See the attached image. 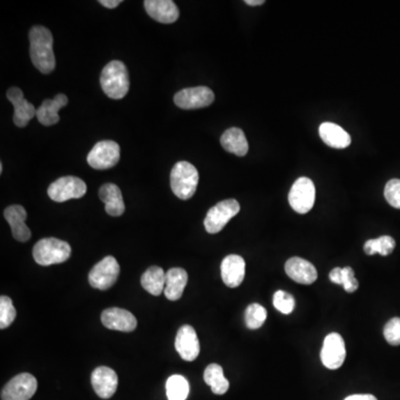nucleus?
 <instances>
[{"mask_svg": "<svg viewBox=\"0 0 400 400\" xmlns=\"http://www.w3.org/2000/svg\"><path fill=\"white\" fill-rule=\"evenodd\" d=\"M3 166L1 162H0V173H3Z\"/></svg>", "mask_w": 400, "mask_h": 400, "instance_id": "nucleus-39", "label": "nucleus"}, {"mask_svg": "<svg viewBox=\"0 0 400 400\" xmlns=\"http://www.w3.org/2000/svg\"><path fill=\"white\" fill-rule=\"evenodd\" d=\"M147 14L162 24H173L179 18V9L171 0H146Z\"/></svg>", "mask_w": 400, "mask_h": 400, "instance_id": "nucleus-20", "label": "nucleus"}, {"mask_svg": "<svg viewBox=\"0 0 400 400\" xmlns=\"http://www.w3.org/2000/svg\"><path fill=\"white\" fill-rule=\"evenodd\" d=\"M245 3L248 6H261L265 3V0H246Z\"/></svg>", "mask_w": 400, "mask_h": 400, "instance_id": "nucleus-38", "label": "nucleus"}, {"mask_svg": "<svg viewBox=\"0 0 400 400\" xmlns=\"http://www.w3.org/2000/svg\"><path fill=\"white\" fill-rule=\"evenodd\" d=\"M121 267L116 258L107 256L91 269L88 276L91 287L98 291H107L118 279Z\"/></svg>", "mask_w": 400, "mask_h": 400, "instance_id": "nucleus-9", "label": "nucleus"}, {"mask_svg": "<svg viewBox=\"0 0 400 400\" xmlns=\"http://www.w3.org/2000/svg\"><path fill=\"white\" fill-rule=\"evenodd\" d=\"M384 336L387 343L392 346L400 345V318L390 319L384 328Z\"/></svg>", "mask_w": 400, "mask_h": 400, "instance_id": "nucleus-35", "label": "nucleus"}, {"mask_svg": "<svg viewBox=\"0 0 400 400\" xmlns=\"http://www.w3.org/2000/svg\"><path fill=\"white\" fill-rule=\"evenodd\" d=\"M222 282L229 288H237L244 282L246 263L239 255H229L224 258L222 266Z\"/></svg>", "mask_w": 400, "mask_h": 400, "instance_id": "nucleus-18", "label": "nucleus"}, {"mask_svg": "<svg viewBox=\"0 0 400 400\" xmlns=\"http://www.w3.org/2000/svg\"><path fill=\"white\" fill-rule=\"evenodd\" d=\"M91 385L97 395L102 399H109L115 395L118 387V376L111 368H96L91 374Z\"/></svg>", "mask_w": 400, "mask_h": 400, "instance_id": "nucleus-14", "label": "nucleus"}, {"mask_svg": "<svg viewBox=\"0 0 400 400\" xmlns=\"http://www.w3.org/2000/svg\"><path fill=\"white\" fill-rule=\"evenodd\" d=\"M47 192L50 199L56 203H63L69 199L84 197L87 192V185L78 177L65 176L54 181Z\"/></svg>", "mask_w": 400, "mask_h": 400, "instance_id": "nucleus-7", "label": "nucleus"}, {"mask_svg": "<svg viewBox=\"0 0 400 400\" xmlns=\"http://www.w3.org/2000/svg\"><path fill=\"white\" fill-rule=\"evenodd\" d=\"M72 248L66 241L57 238H44L35 245L33 259L40 266H50L68 261Z\"/></svg>", "mask_w": 400, "mask_h": 400, "instance_id": "nucleus-4", "label": "nucleus"}, {"mask_svg": "<svg viewBox=\"0 0 400 400\" xmlns=\"http://www.w3.org/2000/svg\"><path fill=\"white\" fill-rule=\"evenodd\" d=\"M37 390V379L31 374L17 375L1 390V400H29Z\"/></svg>", "mask_w": 400, "mask_h": 400, "instance_id": "nucleus-11", "label": "nucleus"}, {"mask_svg": "<svg viewBox=\"0 0 400 400\" xmlns=\"http://www.w3.org/2000/svg\"><path fill=\"white\" fill-rule=\"evenodd\" d=\"M321 362L328 369H338L346 360V346L344 338L337 332H332L323 340L321 353Z\"/></svg>", "mask_w": 400, "mask_h": 400, "instance_id": "nucleus-12", "label": "nucleus"}, {"mask_svg": "<svg viewBox=\"0 0 400 400\" xmlns=\"http://www.w3.org/2000/svg\"><path fill=\"white\" fill-rule=\"evenodd\" d=\"M188 282V274L183 268H171L166 272L164 296L168 300L176 302L181 298Z\"/></svg>", "mask_w": 400, "mask_h": 400, "instance_id": "nucleus-24", "label": "nucleus"}, {"mask_svg": "<svg viewBox=\"0 0 400 400\" xmlns=\"http://www.w3.org/2000/svg\"><path fill=\"white\" fill-rule=\"evenodd\" d=\"M285 272L288 277L302 285H311L318 278L313 263L300 257H291L286 261Z\"/></svg>", "mask_w": 400, "mask_h": 400, "instance_id": "nucleus-17", "label": "nucleus"}, {"mask_svg": "<svg viewBox=\"0 0 400 400\" xmlns=\"http://www.w3.org/2000/svg\"><path fill=\"white\" fill-rule=\"evenodd\" d=\"M68 104V98L63 93H58L54 99H46L37 109V118L44 126H52L61 121L58 111Z\"/></svg>", "mask_w": 400, "mask_h": 400, "instance_id": "nucleus-22", "label": "nucleus"}, {"mask_svg": "<svg viewBox=\"0 0 400 400\" xmlns=\"http://www.w3.org/2000/svg\"><path fill=\"white\" fill-rule=\"evenodd\" d=\"M99 3H102L106 8H116L121 3V0H100Z\"/></svg>", "mask_w": 400, "mask_h": 400, "instance_id": "nucleus-36", "label": "nucleus"}, {"mask_svg": "<svg viewBox=\"0 0 400 400\" xmlns=\"http://www.w3.org/2000/svg\"><path fill=\"white\" fill-rule=\"evenodd\" d=\"M29 54L35 67L44 75L54 72L56 58L52 49L54 38L49 29L44 26H35L29 31Z\"/></svg>", "mask_w": 400, "mask_h": 400, "instance_id": "nucleus-1", "label": "nucleus"}, {"mask_svg": "<svg viewBox=\"0 0 400 400\" xmlns=\"http://www.w3.org/2000/svg\"><path fill=\"white\" fill-rule=\"evenodd\" d=\"M199 174L190 162H179L174 166L170 174L171 190L179 199L188 200L195 195Z\"/></svg>", "mask_w": 400, "mask_h": 400, "instance_id": "nucleus-3", "label": "nucleus"}, {"mask_svg": "<svg viewBox=\"0 0 400 400\" xmlns=\"http://www.w3.org/2000/svg\"><path fill=\"white\" fill-rule=\"evenodd\" d=\"M164 285H166V274L160 267H151L141 276V286L144 289L154 296H160L164 291Z\"/></svg>", "mask_w": 400, "mask_h": 400, "instance_id": "nucleus-27", "label": "nucleus"}, {"mask_svg": "<svg viewBox=\"0 0 400 400\" xmlns=\"http://www.w3.org/2000/svg\"><path fill=\"white\" fill-rule=\"evenodd\" d=\"M220 144H222V148L225 149L226 151L239 157L246 156L248 149H249L244 132L240 128H236V127L227 129L222 134Z\"/></svg>", "mask_w": 400, "mask_h": 400, "instance_id": "nucleus-25", "label": "nucleus"}, {"mask_svg": "<svg viewBox=\"0 0 400 400\" xmlns=\"http://www.w3.org/2000/svg\"><path fill=\"white\" fill-rule=\"evenodd\" d=\"M102 323L106 328L125 332H134L137 327V319L130 311L117 307L104 310Z\"/></svg>", "mask_w": 400, "mask_h": 400, "instance_id": "nucleus-16", "label": "nucleus"}, {"mask_svg": "<svg viewBox=\"0 0 400 400\" xmlns=\"http://www.w3.org/2000/svg\"><path fill=\"white\" fill-rule=\"evenodd\" d=\"M7 98L14 105L15 114L13 121L15 125L20 128L27 126L28 123L37 115V110L33 107V105L26 100L24 93L18 87L9 88Z\"/></svg>", "mask_w": 400, "mask_h": 400, "instance_id": "nucleus-15", "label": "nucleus"}, {"mask_svg": "<svg viewBox=\"0 0 400 400\" xmlns=\"http://www.w3.org/2000/svg\"><path fill=\"white\" fill-rule=\"evenodd\" d=\"M344 400H377V398H376L374 395H369V394H367V395L348 396V397Z\"/></svg>", "mask_w": 400, "mask_h": 400, "instance_id": "nucleus-37", "label": "nucleus"}, {"mask_svg": "<svg viewBox=\"0 0 400 400\" xmlns=\"http://www.w3.org/2000/svg\"><path fill=\"white\" fill-rule=\"evenodd\" d=\"M102 91L111 99H121L129 91V74L125 63L110 61L102 69L100 76Z\"/></svg>", "mask_w": 400, "mask_h": 400, "instance_id": "nucleus-2", "label": "nucleus"}, {"mask_svg": "<svg viewBox=\"0 0 400 400\" xmlns=\"http://www.w3.org/2000/svg\"><path fill=\"white\" fill-rule=\"evenodd\" d=\"M267 319V310L259 304H252L247 307L245 313L246 326L252 330L259 329Z\"/></svg>", "mask_w": 400, "mask_h": 400, "instance_id": "nucleus-31", "label": "nucleus"}, {"mask_svg": "<svg viewBox=\"0 0 400 400\" xmlns=\"http://www.w3.org/2000/svg\"><path fill=\"white\" fill-rule=\"evenodd\" d=\"M274 306L278 311L284 315H289L295 309V298L291 293H286L284 291H278L275 293L274 299H272Z\"/></svg>", "mask_w": 400, "mask_h": 400, "instance_id": "nucleus-33", "label": "nucleus"}, {"mask_svg": "<svg viewBox=\"0 0 400 400\" xmlns=\"http://www.w3.org/2000/svg\"><path fill=\"white\" fill-rule=\"evenodd\" d=\"M16 318V309L7 296L0 297V328H8Z\"/></svg>", "mask_w": 400, "mask_h": 400, "instance_id": "nucleus-32", "label": "nucleus"}, {"mask_svg": "<svg viewBox=\"0 0 400 400\" xmlns=\"http://www.w3.org/2000/svg\"><path fill=\"white\" fill-rule=\"evenodd\" d=\"M121 160V147L113 140H102L93 146L88 154L87 162L93 169L105 170L115 167Z\"/></svg>", "mask_w": 400, "mask_h": 400, "instance_id": "nucleus-8", "label": "nucleus"}, {"mask_svg": "<svg viewBox=\"0 0 400 400\" xmlns=\"http://www.w3.org/2000/svg\"><path fill=\"white\" fill-rule=\"evenodd\" d=\"M385 198L394 208L400 209V179H392L387 183Z\"/></svg>", "mask_w": 400, "mask_h": 400, "instance_id": "nucleus-34", "label": "nucleus"}, {"mask_svg": "<svg viewBox=\"0 0 400 400\" xmlns=\"http://www.w3.org/2000/svg\"><path fill=\"white\" fill-rule=\"evenodd\" d=\"M99 198L105 203L107 214L119 217L125 213V203L121 188L115 184H105L99 190Z\"/></svg>", "mask_w": 400, "mask_h": 400, "instance_id": "nucleus-23", "label": "nucleus"}, {"mask_svg": "<svg viewBox=\"0 0 400 400\" xmlns=\"http://www.w3.org/2000/svg\"><path fill=\"white\" fill-rule=\"evenodd\" d=\"M3 216L10 225L11 233L16 240L26 243L31 239V231L25 222L27 213L22 206H9L3 211Z\"/></svg>", "mask_w": 400, "mask_h": 400, "instance_id": "nucleus-19", "label": "nucleus"}, {"mask_svg": "<svg viewBox=\"0 0 400 400\" xmlns=\"http://www.w3.org/2000/svg\"><path fill=\"white\" fill-rule=\"evenodd\" d=\"M395 247V239L390 236H381L379 238L369 239L366 241L364 245V252L369 256L376 255V254L388 256L394 252Z\"/></svg>", "mask_w": 400, "mask_h": 400, "instance_id": "nucleus-30", "label": "nucleus"}, {"mask_svg": "<svg viewBox=\"0 0 400 400\" xmlns=\"http://www.w3.org/2000/svg\"><path fill=\"white\" fill-rule=\"evenodd\" d=\"M175 348L186 362H194L200 353V344L195 329L190 325L179 328L175 340Z\"/></svg>", "mask_w": 400, "mask_h": 400, "instance_id": "nucleus-13", "label": "nucleus"}, {"mask_svg": "<svg viewBox=\"0 0 400 400\" xmlns=\"http://www.w3.org/2000/svg\"><path fill=\"white\" fill-rule=\"evenodd\" d=\"M240 210V205L236 199L222 200L209 209L203 220L206 231L209 233H218L222 231L231 218Z\"/></svg>", "mask_w": 400, "mask_h": 400, "instance_id": "nucleus-5", "label": "nucleus"}, {"mask_svg": "<svg viewBox=\"0 0 400 400\" xmlns=\"http://www.w3.org/2000/svg\"><path fill=\"white\" fill-rule=\"evenodd\" d=\"M168 400H186L190 395V383L180 375L170 376L166 383Z\"/></svg>", "mask_w": 400, "mask_h": 400, "instance_id": "nucleus-29", "label": "nucleus"}, {"mask_svg": "<svg viewBox=\"0 0 400 400\" xmlns=\"http://www.w3.org/2000/svg\"><path fill=\"white\" fill-rule=\"evenodd\" d=\"M329 279L334 284L343 286L344 289L349 293H355L360 287V282L355 277L354 269L351 267H345V268L336 267L329 274Z\"/></svg>", "mask_w": 400, "mask_h": 400, "instance_id": "nucleus-28", "label": "nucleus"}, {"mask_svg": "<svg viewBox=\"0 0 400 400\" xmlns=\"http://www.w3.org/2000/svg\"><path fill=\"white\" fill-rule=\"evenodd\" d=\"M214 93L210 88L205 87V86L186 88L178 91L174 97L176 106L185 110L208 107L214 102Z\"/></svg>", "mask_w": 400, "mask_h": 400, "instance_id": "nucleus-10", "label": "nucleus"}, {"mask_svg": "<svg viewBox=\"0 0 400 400\" xmlns=\"http://www.w3.org/2000/svg\"><path fill=\"white\" fill-rule=\"evenodd\" d=\"M203 380L216 395H224L229 390V381L224 376V369L220 364H209L203 373Z\"/></svg>", "mask_w": 400, "mask_h": 400, "instance_id": "nucleus-26", "label": "nucleus"}, {"mask_svg": "<svg viewBox=\"0 0 400 400\" xmlns=\"http://www.w3.org/2000/svg\"><path fill=\"white\" fill-rule=\"evenodd\" d=\"M319 134L323 143L336 149L347 148L351 144V134L334 123H323L319 127Z\"/></svg>", "mask_w": 400, "mask_h": 400, "instance_id": "nucleus-21", "label": "nucleus"}, {"mask_svg": "<svg viewBox=\"0 0 400 400\" xmlns=\"http://www.w3.org/2000/svg\"><path fill=\"white\" fill-rule=\"evenodd\" d=\"M316 190L313 180L308 177H300L293 183L288 201L293 210L298 214H307L315 203Z\"/></svg>", "mask_w": 400, "mask_h": 400, "instance_id": "nucleus-6", "label": "nucleus"}]
</instances>
